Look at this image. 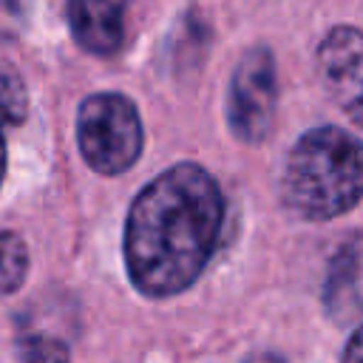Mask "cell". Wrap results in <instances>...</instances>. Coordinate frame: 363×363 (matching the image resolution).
Here are the masks:
<instances>
[{
    "mask_svg": "<svg viewBox=\"0 0 363 363\" xmlns=\"http://www.w3.org/2000/svg\"><path fill=\"white\" fill-rule=\"evenodd\" d=\"M224 221L218 182L182 162L145 184L125 221V267L147 298L184 292L213 255Z\"/></svg>",
    "mask_w": 363,
    "mask_h": 363,
    "instance_id": "obj_1",
    "label": "cell"
},
{
    "mask_svg": "<svg viewBox=\"0 0 363 363\" xmlns=\"http://www.w3.org/2000/svg\"><path fill=\"white\" fill-rule=\"evenodd\" d=\"M318 77L340 111L363 128V31L335 26L318 45Z\"/></svg>",
    "mask_w": 363,
    "mask_h": 363,
    "instance_id": "obj_5",
    "label": "cell"
},
{
    "mask_svg": "<svg viewBox=\"0 0 363 363\" xmlns=\"http://www.w3.org/2000/svg\"><path fill=\"white\" fill-rule=\"evenodd\" d=\"M244 363H284L278 354H269V352H261V354H250Z\"/></svg>",
    "mask_w": 363,
    "mask_h": 363,
    "instance_id": "obj_10",
    "label": "cell"
},
{
    "mask_svg": "<svg viewBox=\"0 0 363 363\" xmlns=\"http://www.w3.org/2000/svg\"><path fill=\"white\" fill-rule=\"evenodd\" d=\"M281 199L306 221L349 213L363 199V142L335 125L306 130L286 156Z\"/></svg>",
    "mask_w": 363,
    "mask_h": 363,
    "instance_id": "obj_2",
    "label": "cell"
},
{
    "mask_svg": "<svg viewBox=\"0 0 363 363\" xmlns=\"http://www.w3.org/2000/svg\"><path fill=\"white\" fill-rule=\"evenodd\" d=\"M3 173H6V142H3V133H0V182H3Z\"/></svg>",
    "mask_w": 363,
    "mask_h": 363,
    "instance_id": "obj_11",
    "label": "cell"
},
{
    "mask_svg": "<svg viewBox=\"0 0 363 363\" xmlns=\"http://www.w3.org/2000/svg\"><path fill=\"white\" fill-rule=\"evenodd\" d=\"M340 363H363V323L346 340V349L340 354Z\"/></svg>",
    "mask_w": 363,
    "mask_h": 363,
    "instance_id": "obj_9",
    "label": "cell"
},
{
    "mask_svg": "<svg viewBox=\"0 0 363 363\" xmlns=\"http://www.w3.org/2000/svg\"><path fill=\"white\" fill-rule=\"evenodd\" d=\"M77 145L96 173H125L142 153V119L136 105L116 91L91 94L77 113Z\"/></svg>",
    "mask_w": 363,
    "mask_h": 363,
    "instance_id": "obj_3",
    "label": "cell"
},
{
    "mask_svg": "<svg viewBox=\"0 0 363 363\" xmlns=\"http://www.w3.org/2000/svg\"><path fill=\"white\" fill-rule=\"evenodd\" d=\"M275 105H278L275 57L267 45H255L238 60L230 79L227 125L233 136L247 145L264 142L275 119Z\"/></svg>",
    "mask_w": 363,
    "mask_h": 363,
    "instance_id": "obj_4",
    "label": "cell"
},
{
    "mask_svg": "<svg viewBox=\"0 0 363 363\" xmlns=\"http://www.w3.org/2000/svg\"><path fill=\"white\" fill-rule=\"evenodd\" d=\"M26 111H28V96L20 74L11 65L0 62V125L23 122Z\"/></svg>",
    "mask_w": 363,
    "mask_h": 363,
    "instance_id": "obj_8",
    "label": "cell"
},
{
    "mask_svg": "<svg viewBox=\"0 0 363 363\" xmlns=\"http://www.w3.org/2000/svg\"><path fill=\"white\" fill-rule=\"evenodd\" d=\"M74 40L91 54H113L125 37V6L108 0H74L68 6Z\"/></svg>",
    "mask_w": 363,
    "mask_h": 363,
    "instance_id": "obj_6",
    "label": "cell"
},
{
    "mask_svg": "<svg viewBox=\"0 0 363 363\" xmlns=\"http://www.w3.org/2000/svg\"><path fill=\"white\" fill-rule=\"evenodd\" d=\"M28 272V250L17 233H0V295H11Z\"/></svg>",
    "mask_w": 363,
    "mask_h": 363,
    "instance_id": "obj_7",
    "label": "cell"
}]
</instances>
